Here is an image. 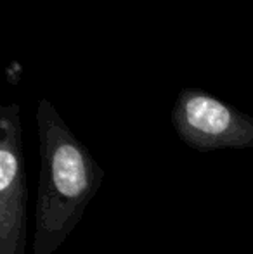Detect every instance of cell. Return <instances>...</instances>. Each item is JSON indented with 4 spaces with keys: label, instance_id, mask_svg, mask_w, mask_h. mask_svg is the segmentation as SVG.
<instances>
[{
    "label": "cell",
    "instance_id": "1",
    "mask_svg": "<svg viewBox=\"0 0 253 254\" xmlns=\"http://www.w3.org/2000/svg\"><path fill=\"white\" fill-rule=\"evenodd\" d=\"M40 175L33 254H54L75 230L104 180V170L49 99L37 107Z\"/></svg>",
    "mask_w": 253,
    "mask_h": 254
},
{
    "label": "cell",
    "instance_id": "2",
    "mask_svg": "<svg viewBox=\"0 0 253 254\" xmlns=\"http://www.w3.org/2000/svg\"><path fill=\"white\" fill-rule=\"evenodd\" d=\"M170 118L179 138L194 151L253 147V118L199 88H182Z\"/></svg>",
    "mask_w": 253,
    "mask_h": 254
},
{
    "label": "cell",
    "instance_id": "3",
    "mask_svg": "<svg viewBox=\"0 0 253 254\" xmlns=\"http://www.w3.org/2000/svg\"><path fill=\"white\" fill-rule=\"evenodd\" d=\"M28 184L17 104L0 107V254H26Z\"/></svg>",
    "mask_w": 253,
    "mask_h": 254
}]
</instances>
